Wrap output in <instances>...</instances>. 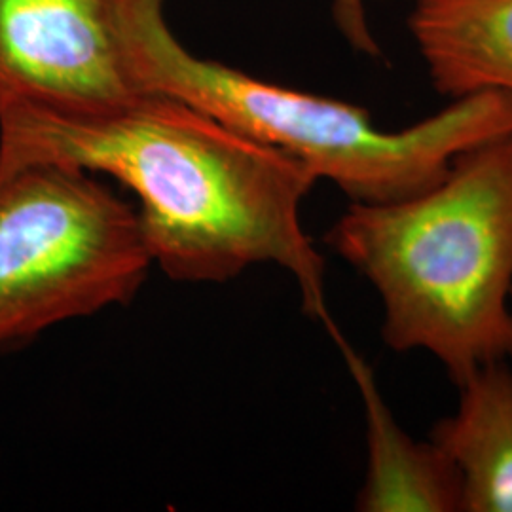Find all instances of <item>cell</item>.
<instances>
[{"label":"cell","instance_id":"obj_3","mask_svg":"<svg viewBox=\"0 0 512 512\" xmlns=\"http://www.w3.org/2000/svg\"><path fill=\"white\" fill-rule=\"evenodd\" d=\"M165 0H141L139 69L148 92L192 103L306 165L351 203H391L440 183L465 150L512 133V97L476 93L399 131L340 99L293 90L186 50L167 25Z\"/></svg>","mask_w":512,"mask_h":512},{"label":"cell","instance_id":"obj_9","mask_svg":"<svg viewBox=\"0 0 512 512\" xmlns=\"http://www.w3.org/2000/svg\"><path fill=\"white\" fill-rule=\"evenodd\" d=\"M332 16L353 50L366 55L380 54L378 40L366 19L365 0H332Z\"/></svg>","mask_w":512,"mask_h":512},{"label":"cell","instance_id":"obj_8","mask_svg":"<svg viewBox=\"0 0 512 512\" xmlns=\"http://www.w3.org/2000/svg\"><path fill=\"white\" fill-rule=\"evenodd\" d=\"M458 387V410L431 442L458 476L459 512H512V372L499 361Z\"/></svg>","mask_w":512,"mask_h":512},{"label":"cell","instance_id":"obj_6","mask_svg":"<svg viewBox=\"0 0 512 512\" xmlns=\"http://www.w3.org/2000/svg\"><path fill=\"white\" fill-rule=\"evenodd\" d=\"M342 351L365 410L368 465L355 509L361 512H459V482L448 459L429 442L412 439L376 380L374 368L349 346L338 327L329 330Z\"/></svg>","mask_w":512,"mask_h":512},{"label":"cell","instance_id":"obj_2","mask_svg":"<svg viewBox=\"0 0 512 512\" xmlns=\"http://www.w3.org/2000/svg\"><path fill=\"white\" fill-rule=\"evenodd\" d=\"M325 243L380 296L385 346L431 353L456 385L512 359V133L412 198L349 203Z\"/></svg>","mask_w":512,"mask_h":512},{"label":"cell","instance_id":"obj_7","mask_svg":"<svg viewBox=\"0 0 512 512\" xmlns=\"http://www.w3.org/2000/svg\"><path fill=\"white\" fill-rule=\"evenodd\" d=\"M408 27L437 92L512 97V0H416Z\"/></svg>","mask_w":512,"mask_h":512},{"label":"cell","instance_id":"obj_5","mask_svg":"<svg viewBox=\"0 0 512 512\" xmlns=\"http://www.w3.org/2000/svg\"><path fill=\"white\" fill-rule=\"evenodd\" d=\"M141 0H0V109L103 107L148 92Z\"/></svg>","mask_w":512,"mask_h":512},{"label":"cell","instance_id":"obj_4","mask_svg":"<svg viewBox=\"0 0 512 512\" xmlns=\"http://www.w3.org/2000/svg\"><path fill=\"white\" fill-rule=\"evenodd\" d=\"M152 266L137 209L95 173L0 162V353L126 306Z\"/></svg>","mask_w":512,"mask_h":512},{"label":"cell","instance_id":"obj_1","mask_svg":"<svg viewBox=\"0 0 512 512\" xmlns=\"http://www.w3.org/2000/svg\"><path fill=\"white\" fill-rule=\"evenodd\" d=\"M0 162L110 177L133 192L148 253L169 279L224 283L275 264L293 275L302 310L334 327L325 258L302 226L317 177L207 110L162 92L86 109L10 105L0 109Z\"/></svg>","mask_w":512,"mask_h":512}]
</instances>
